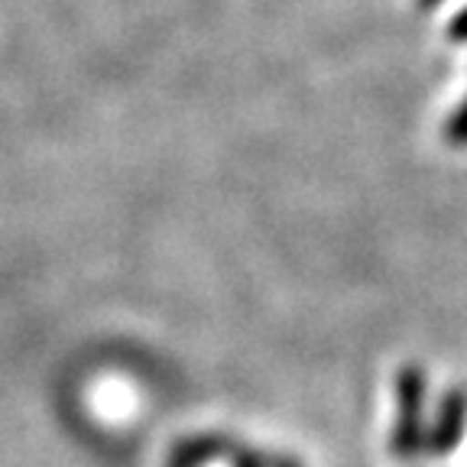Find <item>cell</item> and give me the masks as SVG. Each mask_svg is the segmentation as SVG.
<instances>
[{
    "label": "cell",
    "instance_id": "1",
    "mask_svg": "<svg viewBox=\"0 0 467 467\" xmlns=\"http://www.w3.org/2000/svg\"><path fill=\"white\" fill-rule=\"evenodd\" d=\"M396 400H400V422L393 429V451L400 458L416 454L422 445V406H425V373L422 367L406 364L396 377Z\"/></svg>",
    "mask_w": 467,
    "mask_h": 467
},
{
    "label": "cell",
    "instance_id": "2",
    "mask_svg": "<svg viewBox=\"0 0 467 467\" xmlns=\"http://www.w3.org/2000/svg\"><path fill=\"white\" fill-rule=\"evenodd\" d=\"M467 425V393L464 389H448L441 406H438V419L429 431V451L431 454H448L461 441Z\"/></svg>",
    "mask_w": 467,
    "mask_h": 467
},
{
    "label": "cell",
    "instance_id": "3",
    "mask_svg": "<svg viewBox=\"0 0 467 467\" xmlns=\"http://www.w3.org/2000/svg\"><path fill=\"white\" fill-rule=\"evenodd\" d=\"M445 137H448V143H454V146H467V98H464V104L448 117Z\"/></svg>",
    "mask_w": 467,
    "mask_h": 467
},
{
    "label": "cell",
    "instance_id": "4",
    "mask_svg": "<svg viewBox=\"0 0 467 467\" xmlns=\"http://www.w3.org/2000/svg\"><path fill=\"white\" fill-rule=\"evenodd\" d=\"M231 464L234 467H270L273 464V458H266V454H256V451H247V448H237L234 445L231 448Z\"/></svg>",
    "mask_w": 467,
    "mask_h": 467
},
{
    "label": "cell",
    "instance_id": "5",
    "mask_svg": "<svg viewBox=\"0 0 467 467\" xmlns=\"http://www.w3.org/2000/svg\"><path fill=\"white\" fill-rule=\"evenodd\" d=\"M448 39L451 43H467V7L461 14H454V20L448 23Z\"/></svg>",
    "mask_w": 467,
    "mask_h": 467
},
{
    "label": "cell",
    "instance_id": "6",
    "mask_svg": "<svg viewBox=\"0 0 467 467\" xmlns=\"http://www.w3.org/2000/svg\"><path fill=\"white\" fill-rule=\"evenodd\" d=\"M438 4H441V0H416V7H419V10H435Z\"/></svg>",
    "mask_w": 467,
    "mask_h": 467
},
{
    "label": "cell",
    "instance_id": "7",
    "mask_svg": "<svg viewBox=\"0 0 467 467\" xmlns=\"http://www.w3.org/2000/svg\"><path fill=\"white\" fill-rule=\"evenodd\" d=\"M276 467H299V464H292V461L289 464H285V461H276Z\"/></svg>",
    "mask_w": 467,
    "mask_h": 467
},
{
    "label": "cell",
    "instance_id": "8",
    "mask_svg": "<svg viewBox=\"0 0 467 467\" xmlns=\"http://www.w3.org/2000/svg\"><path fill=\"white\" fill-rule=\"evenodd\" d=\"M169 467H182V464H172V461H169Z\"/></svg>",
    "mask_w": 467,
    "mask_h": 467
}]
</instances>
